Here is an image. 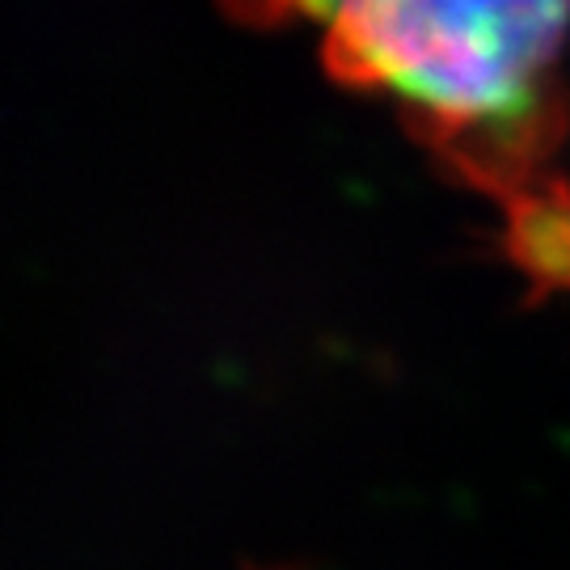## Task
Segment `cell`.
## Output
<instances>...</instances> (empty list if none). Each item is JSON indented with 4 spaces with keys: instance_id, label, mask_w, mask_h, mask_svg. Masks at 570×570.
<instances>
[{
    "instance_id": "1",
    "label": "cell",
    "mask_w": 570,
    "mask_h": 570,
    "mask_svg": "<svg viewBox=\"0 0 570 570\" xmlns=\"http://www.w3.org/2000/svg\"><path fill=\"white\" fill-rule=\"evenodd\" d=\"M305 30L343 85L372 94L482 199L508 263L570 292V0H225Z\"/></svg>"
}]
</instances>
